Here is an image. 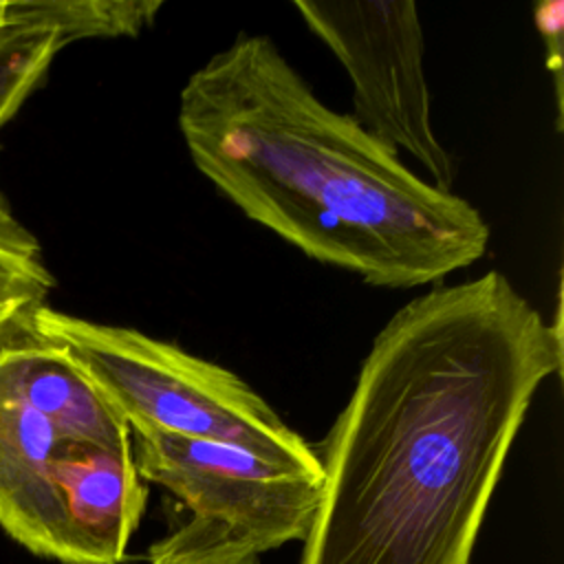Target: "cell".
I'll return each mask as SVG.
<instances>
[{"mask_svg":"<svg viewBox=\"0 0 564 564\" xmlns=\"http://www.w3.org/2000/svg\"><path fill=\"white\" fill-rule=\"evenodd\" d=\"M560 368V302L546 322L500 271L401 306L315 452L322 500L302 564H469L518 430Z\"/></svg>","mask_w":564,"mask_h":564,"instance_id":"6da1fadb","label":"cell"},{"mask_svg":"<svg viewBox=\"0 0 564 564\" xmlns=\"http://www.w3.org/2000/svg\"><path fill=\"white\" fill-rule=\"evenodd\" d=\"M176 119L198 172L311 260L412 289L487 251L489 225L469 200L326 106L267 35L238 33L198 66Z\"/></svg>","mask_w":564,"mask_h":564,"instance_id":"7a4b0ae2","label":"cell"},{"mask_svg":"<svg viewBox=\"0 0 564 564\" xmlns=\"http://www.w3.org/2000/svg\"><path fill=\"white\" fill-rule=\"evenodd\" d=\"M148 500L126 421L37 333L0 350V529L62 564H119Z\"/></svg>","mask_w":564,"mask_h":564,"instance_id":"3957f363","label":"cell"},{"mask_svg":"<svg viewBox=\"0 0 564 564\" xmlns=\"http://www.w3.org/2000/svg\"><path fill=\"white\" fill-rule=\"evenodd\" d=\"M35 333L88 377L130 434L170 432L236 445L322 478L315 449L231 370L141 330L51 306L40 311Z\"/></svg>","mask_w":564,"mask_h":564,"instance_id":"277c9868","label":"cell"},{"mask_svg":"<svg viewBox=\"0 0 564 564\" xmlns=\"http://www.w3.org/2000/svg\"><path fill=\"white\" fill-rule=\"evenodd\" d=\"M130 438L141 480L161 485L183 511L148 549L150 564H258L260 555L306 540L322 478L216 441L170 432Z\"/></svg>","mask_w":564,"mask_h":564,"instance_id":"5b68a950","label":"cell"},{"mask_svg":"<svg viewBox=\"0 0 564 564\" xmlns=\"http://www.w3.org/2000/svg\"><path fill=\"white\" fill-rule=\"evenodd\" d=\"M293 7L346 68L352 82V117L379 141L421 163L432 185L452 192L456 163L432 123L416 4L297 0Z\"/></svg>","mask_w":564,"mask_h":564,"instance_id":"8992f818","label":"cell"},{"mask_svg":"<svg viewBox=\"0 0 564 564\" xmlns=\"http://www.w3.org/2000/svg\"><path fill=\"white\" fill-rule=\"evenodd\" d=\"M55 278L40 240L15 216L0 189V350L35 335Z\"/></svg>","mask_w":564,"mask_h":564,"instance_id":"52a82bcc","label":"cell"},{"mask_svg":"<svg viewBox=\"0 0 564 564\" xmlns=\"http://www.w3.org/2000/svg\"><path fill=\"white\" fill-rule=\"evenodd\" d=\"M163 2L152 0H4L2 18L55 31L64 44L84 37L139 35Z\"/></svg>","mask_w":564,"mask_h":564,"instance_id":"ba28073f","label":"cell"},{"mask_svg":"<svg viewBox=\"0 0 564 564\" xmlns=\"http://www.w3.org/2000/svg\"><path fill=\"white\" fill-rule=\"evenodd\" d=\"M62 46L64 40L51 29L0 20V128L42 82Z\"/></svg>","mask_w":564,"mask_h":564,"instance_id":"9c48e42d","label":"cell"},{"mask_svg":"<svg viewBox=\"0 0 564 564\" xmlns=\"http://www.w3.org/2000/svg\"><path fill=\"white\" fill-rule=\"evenodd\" d=\"M533 22L544 44V66L553 79L557 130H562V106H564V2L542 0L533 9Z\"/></svg>","mask_w":564,"mask_h":564,"instance_id":"30bf717a","label":"cell"},{"mask_svg":"<svg viewBox=\"0 0 564 564\" xmlns=\"http://www.w3.org/2000/svg\"><path fill=\"white\" fill-rule=\"evenodd\" d=\"M0 20H2V0H0Z\"/></svg>","mask_w":564,"mask_h":564,"instance_id":"8fae6325","label":"cell"}]
</instances>
